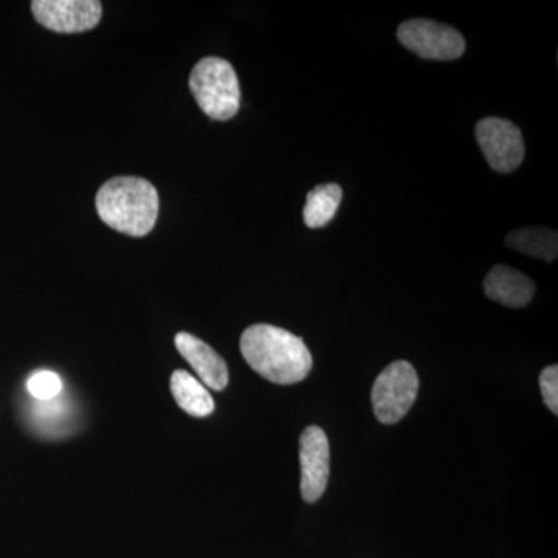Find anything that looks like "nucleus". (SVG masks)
I'll list each match as a JSON object with an SVG mask.
<instances>
[{
    "instance_id": "obj_1",
    "label": "nucleus",
    "mask_w": 558,
    "mask_h": 558,
    "mask_svg": "<svg viewBox=\"0 0 558 558\" xmlns=\"http://www.w3.org/2000/svg\"><path fill=\"white\" fill-rule=\"evenodd\" d=\"M250 368L277 385H293L310 376L314 360L304 340L271 325H253L241 337Z\"/></svg>"
},
{
    "instance_id": "obj_2",
    "label": "nucleus",
    "mask_w": 558,
    "mask_h": 558,
    "mask_svg": "<svg viewBox=\"0 0 558 558\" xmlns=\"http://www.w3.org/2000/svg\"><path fill=\"white\" fill-rule=\"evenodd\" d=\"M98 216L110 229L132 238L150 233L159 216V193L148 180L113 178L98 190Z\"/></svg>"
},
{
    "instance_id": "obj_3",
    "label": "nucleus",
    "mask_w": 558,
    "mask_h": 558,
    "mask_svg": "<svg viewBox=\"0 0 558 558\" xmlns=\"http://www.w3.org/2000/svg\"><path fill=\"white\" fill-rule=\"evenodd\" d=\"M190 89L211 120H231L240 110V80L233 65L222 58L208 57L197 62L190 75Z\"/></svg>"
},
{
    "instance_id": "obj_4",
    "label": "nucleus",
    "mask_w": 558,
    "mask_h": 558,
    "mask_svg": "<svg viewBox=\"0 0 558 558\" xmlns=\"http://www.w3.org/2000/svg\"><path fill=\"white\" fill-rule=\"evenodd\" d=\"M416 369L405 360L391 363L374 381L371 400L376 417L381 424H398L407 416L417 398Z\"/></svg>"
},
{
    "instance_id": "obj_5",
    "label": "nucleus",
    "mask_w": 558,
    "mask_h": 558,
    "mask_svg": "<svg viewBox=\"0 0 558 558\" xmlns=\"http://www.w3.org/2000/svg\"><path fill=\"white\" fill-rule=\"evenodd\" d=\"M403 47L424 60L453 61L465 51V39L461 33L429 20L403 22L398 31Z\"/></svg>"
},
{
    "instance_id": "obj_6",
    "label": "nucleus",
    "mask_w": 558,
    "mask_h": 558,
    "mask_svg": "<svg viewBox=\"0 0 558 558\" xmlns=\"http://www.w3.org/2000/svg\"><path fill=\"white\" fill-rule=\"evenodd\" d=\"M475 134L492 170L508 174L523 163V135L512 121L487 117L476 124Z\"/></svg>"
},
{
    "instance_id": "obj_7",
    "label": "nucleus",
    "mask_w": 558,
    "mask_h": 558,
    "mask_svg": "<svg viewBox=\"0 0 558 558\" xmlns=\"http://www.w3.org/2000/svg\"><path fill=\"white\" fill-rule=\"evenodd\" d=\"M32 11L43 27L57 33H83L100 24L98 0H35Z\"/></svg>"
},
{
    "instance_id": "obj_8",
    "label": "nucleus",
    "mask_w": 558,
    "mask_h": 558,
    "mask_svg": "<svg viewBox=\"0 0 558 558\" xmlns=\"http://www.w3.org/2000/svg\"><path fill=\"white\" fill-rule=\"evenodd\" d=\"M301 497L315 502L325 494L329 480L330 449L326 433L317 425L304 429L300 438Z\"/></svg>"
},
{
    "instance_id": "obj_9",
    "label": "nucleus",
    "mask_w": 558,
    "mask_h": 558,
    "mask_svg": "<svg viewBox=\"0 0 558 558\" xmlns=\"http://www.w3.org/2000/svg\"><path fill=\"white\" fill-rule=\"evenodd\" d=\"M174 343L180 355L196 371L205 387L215 391H223L227 388L229 366L215 349L189 332H179Z\"/></svg>"
},
{
    "instance_id": "obj_10",
    "label": "nucleus",
    "mask_w": 558,
    "mask_h": 558,
    "mask_svg": "<svg viewBox=\"0 0 558 558\" xmlns=\"http://www.w3.org/2000/svg\"><path fill=\"white\" fill-rule=\"evenodd\" d=\"M487 299L502 306L524 307L534 296L535 286L531 278L509 266H495L484 279Z\"/></svg>"
},
{
    "instance_id": "obj_11",
    "label": "nucleus",
    "mask_w": 558,
    "mask_h": 558,
    "mask_svg": "<svg viewBox=\"0 0 558 558\" xmlns=\"http://www.w3.org/2000/svg\"><path fill=\"white\" fill-rule=\"evenodd\" d=\"M172 398L180 409L194 417H207L215 411V400L207 387L191 376L186 371L178 369L172 373L170 381Z\"/></svg>"
},
{
    "instance_id": "obj_12",
    "label": "nucleus",
    "mask_w": 558,
    "mask_h": 558,
    "mask_svg": "<svg viewBox=\"0 0 558 558\" xmlns=\"http://www.w3.org/2000/svg\"><path fill=\"white\" fill-rule=\"evenodd\" d=\"M343 199V190L337 183H326L307 194L303 219L310 229H322L336 218Z\"/></svg>"
},
{
    "instance_id": "obj_13",
    "label": "nucleus",
    "mask_w": 558,
    "mask_h": 558,
    "mask_svg": "<svg viewBox=\"0 0 558 558\" xmlns=\"http://www.w3.org/2000/svg\"><path fill=\"white\" fill-rule=\"evenodd\" d=\"M506 245L532 258L556 260L558 250L557 231L542 229V227H527L512 231L506 238Z\"/></svg>"
},
{
    "instance_id": "obj_14",
    "label": "nucleus",
    "mask_w": 558,
    "mask_h": 558,
    "mask_svg": "<svg viewBox=\"0 0 558 558\" xmlns=\"http://www.w3.org/2000/svg\"><path fill=\"white\" fill-rule=\"evenodd\" d=\"M28 392L40 402L57 399L62 391L61 377L53 371H38L27 381Z\"/></svg>"
},
{
    "instance_id": "obj_15",
    "label": "nucleus",
    "mask_w": 558,
    "mask_h": 558,
    "mask_svg": "<svg viewBox=\"0 0 558 558\" xmlns=\"http://www.w3.org/2000/svg\"><path fill=\"white\" fill-rule=\"evenodd\" d=\"M539 389L546 407L554 414H558V366L550 365L539 374Z\"/></svg>"
}]
</instances>
